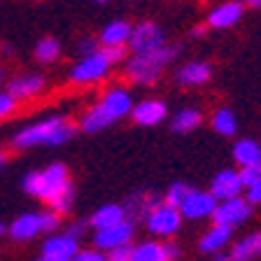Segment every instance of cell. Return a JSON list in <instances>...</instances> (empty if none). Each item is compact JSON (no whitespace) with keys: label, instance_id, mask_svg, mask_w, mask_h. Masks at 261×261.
<instances>
[{"label":"cell","instance_id":"6da1fadb","mask_svg":"<svg viewBox=\"0 0 261 261\" xmlns=\"http://www.w3.org/2000/svg\"><path fill=\"white\" fill-rule=\"evenodd\" d=\"M77 136V124L63 114H54V117H44L33 124L19 128L12 136L10 145L16 152H26L33 147H63L65 142H70Z\"/></svg>","mask_w":261,"mask_h":261},{"label":"cell","instance_id":"7a4b0ae2","mask_svg":"<svg viewBox=\"0 0 261 261\" xmlns=\"http://www.w3.org/2000/svg\"><path fill=\"white\" fill-rule=\"evenodd\" d=\"M177 54L179 47H168V44L133 54V59H126V77L138 87H152Z\"/></svg>","mask_w":261,"mask_h":261},{"label":"cell","instance_id":"3957f363","mask_svg":"<svg viewBox=\"0 0 261 261\" xmlns=\"http://www.w3.org/2000/svg\"><path fill=\"white\" fill-rule=\"evenodd\" d=\"M182 222H185V217H182L179 207H173L166 201H161L159 205H154L152 210H149V215L145 217L142 224H145V228L154 236V238L168 240V238H175V236L179 233Z\"/></svg>","mask_w":261,"mask_h":261},{"label":"cell","instance_id":"277c9868","mask_svg":"<svg viewBox=\"0 0 261 261\" xmlns=\"http://www.w3.org/2000/svg\"><path fill=\"white\" fill-rule=\"evenodd\" d=\"M182 247L173 238H149L140 243H130V261H177Z\"/></svg>","mask_w":261,"mask_h":261},{"label":"cell","instance_id":"5b68a950","mask_svg":"<svg viewBox=\"0 0 261 261\" xmlns=\"http://www.w3.org/2000/svg\"><path fill=\"white\" fill-rule=\"evenodd\" d=\"M110 68H112L110 61L105 59L103 51L98 49L93 54L82 56V59L72 65L70 72H68V80H70L72 84H80V87H84V84H96V82L108 77Z\"/></svg>","mask_w":261,"mask_h":261},{"label":"cell","instance_id":"8992f818","mask_svg":"<svg viewBox=\"0 0 261 261\" xmlns=\"http://www.w3.org/2000/svg\"><path fill=\"white\" fill-rule=\"evenodd\" d=\"M133 238H136V224L130 222V219H124V222L114 224V226L91 231V247H96L100 252H110L114 247L130 245Z\"/></svg>","mask_w":261,"mask_h":261},{"label":"cell","instance_id":"52a82bcc","mask_svg":"<svg viewBox=\"0 0 261 261\" xmlns=\"http://www.w3.org/2000/svg\"><path fill=\"white\" fill-rule=\"evenodd\" d=\"M252 210H254V205L247 203V198L240 194V196H233V198H226V201H217V207H215L210 219L215 224L236 228L252 217Z\"/></svg>","mask_w":261,"mask_h":261},{"label":"cell","instance_id":"ba28073f","mask_svg":"<svg viewBox=\"0 0 261 261\" xmlns=\"http://www.w3.org/2000/svg\"><path fill=\"white\" fill-rule=\"evenodd\" d=\"M96 108L100 110V114H103L110 124H114V121H119L130 114V110H133V96L124 87H112L100 96Z\"/></svg>","mask_w":261,"mask_h":261},{"label":"cell","instance_id":"9c48e42d","mask_svg":"<svg viewBox=\"0 0 261 261\" xmlns=\"http://www.w3.org/2000/svg\"><path fill=\"white\" fill-rule=\"evenodd\" d=\"M44 89H47V77L42 72H21V75L7 80V84H5V91L14 98L16 103L38 98Z\"/></svg>","mask_w":261,"mask_h":261},{"label":"cell","instance_id":"30bf717a","mask_svg":"<svg viewBox=\"0 0 261 261\" xmlns=\"http://www.w3.org/2000/svg\"><path fill=\"white\" fill-rule=\"evenodd\" d=\"M217 207V198L210 194L207 189H191L189 196L185 198V203L179 205L182 217L189 219V222H203V219H210L212 212Z\"/></svg>","mask_w":261,"mask_h":261},{"label":"cell","instance_id":"8fae6325","mask_svg":"<svg viewBox=\"0 0 261 261\" xmlns=\"http://www.w3.org/2000/svg\"><path fill=\"white\" fill-rule=\"evenodd\" d=\"M163 44H166V35H163L161 26L154 21H140L133 26L126 47H128L133 54H140V51H149V49L163 47Z\"/></svg>","mask_w":261,"mask_h":261},{"label":"cell","instance_id":"7c38bea8","mask_svg":"<svg viewBox=\"0 0 261 261\" xmlns=\"http://www.w3.org/2000/svg\"><path fill=\"white\" fill-rule=\"evenodd\" d=\"M38 236H42V224H40V212H21L7 224V238L12 243H31Z\"/></svg>","mask_w":261,"mask_h":261},{"label":"cell","instance_id":"4fadbf2b","mask_svg":"<svg viewBox=\"0 0 261 261\" xmlns=\"http://www.w3.org/2000/svg\"><path fill=\"white\" fill-rule=\"evenodd\" d=\"M40 175H42V191H40V201H44V203L51 201V198H54V196L72 179L70 177V168H68L63 161L49 163L47 168L40 170Z\"/></svg>","mask_w":261,"mask_h":261},{"label":"cell","instance_id":"5bb4252c","mask_svg":"<svg viewBox=\"0 0 261 261\" xmlns=\"http://www.w3.org/2000/svg\"><path fill=\"white\" fill-rule=\"evenodd\" d=\"M80 240L68 236L65 231H56V233H47V238L40 243V254L44 256H56V259H68L72 261V256L80 252Z\"/></svg>","mask_w":261,"mask_h":261},{"label":"cell","instance_id":"9a60e30c","mask_svg":"<svg viewBox=\"0 0 261 261\" xmlns=\"http://www.w3.org/2000/svg\"><path fill=\"white\" fill-rule=\"evenodd\" d=\"M217 201H226V198H233V196H240L245 191L243 182H240V175L238 170L233 168H224V170H217L212 175L210 179V187H207Z\"/></svg>","mask_w":261,"mask_h":261},{"label":"cell","instance_id":"2e32d148","mask_svg":"<svg viewBox=\"0 0 261 261\" xmlns=\"http://www.w3.org/2000/svg\"><path fill=\"white\" fill-rule=\"evenodd\" d=\"M133 124L145 126V128H152V126H159L166 117H168V108L163 100H156V98H147V100H140V103L133 105L128 114Z\"/></svg>","mask_w":261,"mask_h":261},{"label":"cell","instance_id":"e0dca14e","mask_svg":"<svg viewBox=\"0 0 261 261\" xmlns=\"http://www.w3.org/2000/svg\"><path fill=\"white\" fill-rule=\"evenodd\" d=\"M161 201H163V196L145 191V189H138V191H133L121 205H124V210H126V219L138 224V222H145L149 210H152L154 205H159Z\"/></svg>","mask_w":261,"mask_h":261},{"label":"cell","instance_id":"ac0fdd59","mask_svg":"<svg viewBox=\"0 0 261 261\" xmlns=\"http://www.w3.org/2000/svg\"><path fill=\"white\" fill-rule=\"evenodd\" d=\"M231 243H233V228L212 222V226H207V231L198 240V250L203 254H217L231 247Z\"/></svg>","mask_w":261,"mask_h":261},{"label":"cell","instance_id":"d6986e66","mask_svg":"<svg viewBox=\"0 0 261 261\" xmlns=\"http://www.w3.org/2000/svg\"><path fill=\"white\" fill-rule=\"evenodd\" d=\"M212 77V65L203 61H189L175 70V82L179 87H203Z\"/></svg>","mask_w":261,"mask_h":261},{"label":"cell","instance_id":"ffe728a7","mask_svg":"<svg viewBox=\"0 0 261 261\" xmlns=\"http://www.w3.org/2000/svg\"><path fill=\"white\" fill-rule=\"evenodd\" d=\"M245 7L243 3H224V5L215 7V10L207 14V28H217V31H224V28H231L240 21V16H243Z\"/></svg>","mask_w":261,"mask_h":261},{"label":"cell","instance_id":"44dd1931","mask_svg":"<svg viewBox=\"0 0 261 261\" xmlns=\"http://www.w3.org/2000/svg\"><path fill=\"white\" fill-rule=\"evenodd\" d=\"M228 254L233 261H254L261 256V231L245 233L243 238L233 240L228 247Z\"/></svg>","mask_w":261,"mask_h":261},{"label":"cell","instance_id":"7402d4cb","mask_svg":"<svg viewBox=\"0 0 261 261\" xmlns=\"http://www.w3.org/2000/svg\"><path fill=\"white\" fill-rule=\"evenodd\" d=\"M126 219V210L121 203H105V205L96 207L91 212V217L87 219L89 228L91 231H98V228H105V226H114Z\"/></svg>","mask_w":261,"mask_h":261},{"label":"cell","instance_id":"603a6c76","mask_svg":"<svg viewBox=\"0 0 261 261\" xmlns=\"http://www.w3.org/2000/svg\"><path fill=\"white\" fill-rule=\"evenodd\" d=\"M201 124H203L201 110L198 108H182L173 114V119H170V130L177 133V136H187V133H194Z\"/></svg>","mask_w":261,"mask_h":261},{"label":"cell","instance_id":"cb8c5ba5","mask_svg":"<svg viewBox=\"0 0 261 261\" xmlns=\"http://www.w3.org/2000/svg\"><path fill=\"white\" fill-rule=\"evenodd\" d=\"M231 154H233V161L238 163V168L261 163V145L256 140H252V138H240V140H236Z\"/></svg>","mask_w":261,"mask_h":261},{"label":"cell","instance_id":"d4e9b609","mask_svg":"<svg viewBox=\"0 0 261 261\" xmlns=\"http://www.w3.org/2000/svg\"><path fill=\"white\" fill-rule=\"evenodd\" d=\"M130 31H133V26H130L128 21H124V19L110 21L108 26L100 31V38H98V42H100V44H128Z\"/></svg>","mask_w":261,"mask_h":261},{"label":"cell","instance_id":"484cf974","mask_svg":"<svg viewBox=\"0 0 261 261\" xmlns=\"http://www.w3.org/2000/svg\"><path fill=\"white\" fill-rule=\"evenodd\" d=\"M212 128L222 138H233L238 133V117H236V112L228 108H219L217 112L212 114Z\"/></svg>","mask_w":261,"mask_h":261},{"label":"cell","instance_id":"4316f807","mask_svg":"<svg viewBox=\"0 0 261 261\" xmlns=\"http://www.w3.org/2000/svg\"><path fill=\"white\" fill-rule=\"evenodd\" d=\"M75 201H77V189H75V182H68V185L63 187V189L59 191V194L51 198V201H47L44 205L49 207V210H54V212H59V215H70L72 212V207H75Z\"/></svg>","mask_w":261,"mask_h":261},{"label":"cell","instance_id":"83f0119b","mask_svg":"<svg viewBox=\"0 0 261 261\" xmlns=\"http://www.w3.org/2000/svg\"><path fill=\"white\" fill-rule=\"evenodd\" d=\"M33 56L40 63H54L61 56V42L56 38H42L33 49Z\"/></svg>","mask_w":261,"mask_h":261},{"label":"cell","instance_id":"f1b7e54d","mask_svg":"<svg viewBox=\"0 0 261 261\" xmlns=\"http://www.w3.org/2000/svg\"><path fill=\"white\" fill-rule=\"evenodd\" d=\"M191 189H194V187L187 185V182H182V179H177V182H170V187L163 191V201L168 203V205H173V207H179L182 203H185L187 196H189Z\"/></svg>","mask_w":261,"mask_h":261},{"label":"cell","instance_id":"f546056e","mask_svg":"<svg viewBox=\"0 0 261 261\" xmlns=\"http://www.w3.org/2000/svg\"><path fill=\"white\" fill-rule=\"evenodd\" d=\"M21 189L26 191L33 198H40V191H42V175L40 170H28L21 177Z\"/></svg>","mask_w":261,"mask_h":261},{"label":"cell","instance_id":"4dcf8cb0","mask_svg":"<svg viewBox=\"0 0 261 261\" xmlns=\"http://www.w3.org/2000/svg\"><path fill=\"white\" fill-rule=\"evenodd\" d=\"M40 224H42V233H56L63 226V215L54 210H40Z\"/></svg>","mask_w":261,"mask_h":261},{"label":"cell","instance_id":"1f68e13d","mask_svg":"<svg viewBox=\"0 0 261 261\" xmlns=\"http://www.w3.org/2000/svg\"><path fill=\"white\" fill-rule=\"evenodd\" d=\"M100 51L110 61V65L124 63L126 56H128V47L126 44H100Z\"/></svg>","mask_w":261,"mask_h":261},{"label":"cell","instance_id":"d6a6232c","mask_svg":"<svg viewBox=\"0 0 261 261\" xmlns=\"http://www.w3.org/2000/svg\"><path fill=\"white\" fill-rule=\"evenodd\" d=\"M238 175H240V182H243V187L254 185L256 179H261V163H256V166H245V168L238 170Z\"/></svg>","mask_w":261,"mask_h":261},{"label":"cell","instance_id":"836d02e7","mask_svg":"<svg viewBox=\"0 0 261 261\" xmlns=\"http://www.w3.org/2000/svg\"><path fill=\"white\" fill-rule=\"evenodd\" d=\"M16 108H19V103H16L14 98H12L7 91H0V119L12 117V114L16 112Z\"/></svg>","mask_w":261,"mask_h":261},{"label":"cell","instance_id":"e575fe53","mask_svg":"<svg viewBox=\"0 0 261 261\" xmlns=\"http://www.w3.org/2000/svg\"><path fill=\"white\" fill-rule=\"evenodd\" d=\"M72 261H108V256H105V252L96 250V247H82V250L72 256Z\"/></svg>","mask_w":261,"mask_h":261},{"label":"cell","instance_id":"d590c367","mask_svg":"<svg viewBox=\"0 0 261 261\" xmlns=\"http://www.w3.org/2000/svg\"><path fill=\"white\" fill-rule=\"evenodd\" d=\"M68 236H72V238H77V240H82L84 238V233L89 231V222L87 219H80V222H72V224H68V226L63 228Z\"/></svg>","mask_w":261,"mask_h":261},{"label":"cell","instance_id":"8d00e7d4","mask_svg":"<svg viewBox=\"0 0 261 261\" xmlns=\"http://www.w3.org/2000/svg\"><path fill=\"white\" fill-rule=\"evenodd\" d=\"M245 198L252 205H261V179H256L254 185L250 187H245Z\"/></svg>","mask_w":261,"mask_h":261},{"label":"cell","instance_id":"74e56055","mask_svg":"<svg viewBox=\"0 0 261 261\" xmlns=\"http://www.w3.org/2000/svg\"><path fill=\"white\" fill-rule=\"evenodd\" d=\"M98 49H100V42H98L96 38H82L77 51H80V56H87V54H93V51H98Z\"/></svg>","mask_w":261,"mask_h":261},{"label":"cell","instance_id":"f35d334b","mask_svg":"<svg viewBox=\"0 0 261 261\" xmlns=\"http://www.w3.org/2000/svg\"><path fill=\"white\" fill-rule=\"evenodd\" d=\"M212 261H233V259H231V254L224 250V252H217V254H212Z\"/></svg>","mask_w":261,"mask_h":261},{"label":"cell","instance_id":"ab89813d","mask_svg":"<svg viewBox=\"0 0 261 261\" xmlns=\"http://www.w3.org/2000/svg\"><path fill=\"white\" fill-rule=\"evenodd\" d=\"M207 26H196L194 31H191V38H201V35H205Z\"/></svg>","mask_w":261,"mask_h":261},{"label":"cell","instance_id":"60d3db41","mask_svg":"<svg viewBox=\"0 0 261 261\" xmlns=\"http://www.w3.org/2000/svg\"><path fill=\"white\" fill-rule=\"evenodd\" d=\"M7 161H10V156H7V152H5V149H0V170H3V168H5V166H7Z\"/></svg>","mask_w":261,"mask_h":261},{"label":"cell","instance_id":"b9f144b4","mask_svg":"<svg viewBox=\"0 0 261 261\" xmlns=\"http://www.w3.org/2000/svg\"><path fill=\"white\" fill-rule=\"evenodd\" d=\"M33 261H68V259H56V256H44V254H38Z\"/></svg>","mask_w":261,"mask_h":261},{"label":"cell","instance_id":"7bdbcfd3","mask_svg":"<svg viewBox=\"0 0 261 261\" xmlns=\"http://www.w3.org/2000/svg\"><path fill=\"white\" fill-rule=\"evenodd\" d=\"M0 51H5V54H7V56H12V54H14V49H12V47H10V44H5V42L0 44Z\"/></svg>","mask_w":261,"mask_h":261},{"label":"cell","instance_id":"ee69618b","mask_svg":"<svg viewBox=\"0 0 261 261\" xmlns=\"http://www.w3.org/2000/svg\"><path fill=\"white\" fill-rule=\"evenodd\" d=\"M250 7H254V10H261V0H245Z\"/></svg>","mask_w":261,"mask_h":261},{"label":"cell","instance_id":"f6af8a7d","mask_svg":"<svg viewBox=\"0 0 261 261\" xmlns=\"http://www.w3.org/2000/svg\"><path fill=\"white\" fill-rule=\"evenodd\" d=\"M5 236H7V224L0 222V238H5Z\"/></svg>","mask_w":261,"mask_h":261},{"label":"cell","instance_id":"bcb514c9","mask_svg":"<svg viewBox=\"0 0 261 261\" xmlns=\"http://www.w3.org/2000/svg\"><path fill=\"white\" fill-rule=\"evenodd\" d=\"M3 80H5V72H3V68H0V84H3Z\"/></svg>","mask_w":261,"mask_h":261},{"label":"cell","instance_id":"7dc6e473","mask_svg":"<svg viewBox=\"0 0 261 261\" xmlns=\"http://www.w3.org/2000/svg\"><path fill=\"white\" fill-rule=\"evenodd\" d=\"M96 3H100V5H103V3H110V0H96Z\"/></svg>","mask_w":261,"mask_h":261},{"label":"cell","instance_id":"c3c4849f","mask_svg":"<svg viewBox=\"0 0 261 261\" xmlns=\"http://www.w3.org/2000/svg\"><path fill=\"white\" fill-rule=\"evenodd\" d=\"M40 3H42V0H40Z\"/></svg>","mask_w":261,"mask_h":261},{"label":"cell","instance_id":"681fc988","mask_svg":"<svg viewBox=\"0 0 261 261\" xmlns=\"http://www.w3.org/2000/svg\"><path fill=\"white\" fill-rule=\"evenodd\" d=\"M128 261H130V259H128Z\"/></svg>","mask_w":261,"mask_h":261}]
</instances>
